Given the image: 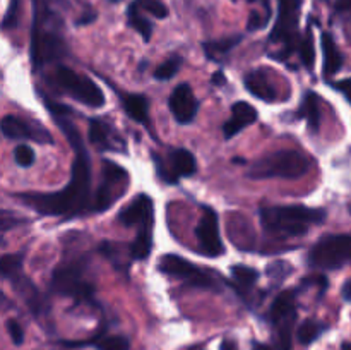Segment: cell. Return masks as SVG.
I'll return each instance as SVG.
<instances>
[{
	"instance_id": "18",
	"label": "cell",
	"mask_w": 351,
	"mask_h": 350,
	"mask_svg": "<svg viewBox=\"0 0 351 350\" xmlns=\"http://www.w3.org/2000/svg\"><path fill=\"white\" fill-rule=\"evenodd\" d=\"M9 280L12 281V288L16 290V294L23 299L24 304L31 309V312H33L36 318H43V316L48 314L50 305H48L47 299L43 297V294L38 290V287L29 280V278L24 277L23 271L14 275Z\"/></svg>"
},
{
	"instance_id": "31",
	"label": "cell",
	"mask_w": 351,
	"mask_h": 350,
	"mask_svg": "<svg viewBox=\"0 0 351 350\" xmlns=\"http://www.w3.org/2000/svg\"><path fill=\"white\" fill-rule=\"evenodd\" d=\"M23 263H24V253L3 254L2 264H0L2 277L5 278V280H9V278H12L14 275L21 273V271H23Z\"/></svg>"
},
{
	"instance_id": "9",
	"label": "cell",
	"mask_w": 351,
	"mask_h": 350,
	"mask_svg": "<svg viewBox=\"0 0 351 350\" xmlns=\"http://www.w3.org/2000/svg\"><path fill=\"white\" fill-rule=\"evenodd\" d=\"M278 3H280V7H278V21L274 24L269 41L281 45V51L278 54L276 58L283 60L300 43L297 34V24L302 0H278Z\"/></svg>"
},
{
	"instance_id": "28",
	"label": "cell",
	"mask_w": 351,
	"mask_h": 350,
	"mask_svg": "<svg viewBox=\"0 0 351 350\" xmlns=\"http://www.w3.org/2000/svg\"><path fill=\"white\" fill-rule=\"evenodd\" d=\"M127 23H129V26L134 27V30H136L137 33L144 38V41H146V43L151 40V34H153V26H151L149 21H147L146 17L141 14V7L136 0H134V2L129 5V9H127Z\"/></svg>"
},
{
	"instance_id": "48",
	"label": "cell",
	"mask_w": 351,
	"mask_h": 350,
	"mask_svg": "<svg viewBox=\"0 0 351 350\" xmlns=\"http://www.w3.org/2000/svg\"><path fill=\"white\" fill-rule=\"evenodd\" d=\"M348 209H350V213H351V202H350V208Z\"/></svg>"
},
{
	"instance_id": "44",
	"label": "cell",
	"mask_w": 351,
	"mask_h": 350,
	"mask_svg": "<svg viewBox=\"0 0 351 350\" xmlns=\"http://www.w3.org/2000/svg\"><path fill=\"white\" fill-rule=\"evenodd\" d=\"M213 82H215V84H225V74H223L221 71L215 72V74H213Z\"/></svg>"
},
{
	"instance_id": "16",
	"label": "cell",
	"mask_w": 351,
	"mask_h": 350,
	"mask_svg": "<svg viewBox=\"0 0 351 350\" xmlns=\"http://www.w3.org/2000/svg\"><path fill=\"white\" fill-rule=\"evenodd\" d=\"M119 222L125 226H153L154 205L153 199L146 194H139L119 213Z\"/></svg>"
},
{
	"instance_id": "19",
	"label": "cell",
	"mask_w": 351,
	"mask_h": 350,
	"mask_svg": "<svg viewBox=\"0 0 351 350\" xmlns=\"http://www.w3.org/2000/svg\"><path fill=\"white\" fill-rule=\"evenodd\" d=\"M257 120V110L247 102H237L232 105V117L223 124V134L225 139H232L233 136L243 130L245 127L252 126Z\"/></svg>"
},
{
	"instance_id": "45",
	"label": "cell",
	"mask_w": 351,
	"mask_h": 350,
	"mask_svg": "<svg viewBox=\"0 0 351 350\" xmlns=\"http://www.w3.org/2000/svg\"><path fill=\"white\" fill-rule=\"evenodd\" d=\"M252 350H273L269 345H264V343H259V342H254L252 345Z\"/></svg>"
},
{
	"instance_id": "41",
	"label": "cell",
	"mask_w": 351,
	"mask_h": 350,
	"mask_svg": "<svg viewBox=\"0 0 351 350\" xmlns=\"http://www.w3.org/2000/svg\"><path fill=\"white\" fill-rule=\"evenodd\" d=\"M96 19V12H93V10H89V12H86L84 16L81 17V19L77 21V26H86V24L93 23V21Z\"/></svg>"
},
{
	"instance_id": "2",
	"label": "cell",
	"mask_w": 351,
	"mask_h": 350,
	"mask_svg": "<svg viewBox=\"0 0 351 350\" xmlns=\"http://www.w3.org/2000/svg\"><path fill=\"white\" fill-rule=\"evenodd\" d=\"M261 225L269 235L298 237L308 232L312 225L326 220V211L321 208H307L302 205L263 206L259 209Z\"/></svg>"
},
{
	"instance_id": "42",
	"label": "cell",
	"mask_w": 351,
	"mask_h": 350,
	"mask_svg": "<svg viewBox=\"0 0 351 350\" xmlns=\"http://www.w3.org/2000/svg\"><path fill=\"white\" fill-rule=\"evenodd\" d=\"M341 295H343V299H345L346 302H351V278H350V280H346L345 285H343Z\"/></svg>"
},
{
	"instance_id": "32",
	"label": "cell",
	"mask_w": 351,
	"mask_h": 350,
	"mask_svg": "<svg viewBox=\"0 0 351 350\" xmlns=\"http://www.w3.org/2000/svg\"><path fill=\"white\" fill-rule=\"evenodd\" d=\"M180 64H182V57H178V55H173V57L167 58L163 64L158 65V69L154 71V78H156L158 81H167V79H171L175 74H177L178 69H180Z\"/></svg>"
},
{
	"instance_id": "12",
	"label": "cell",
	"mask_w": 351,
	"mask_h": 350,
	"mask_svg": "<svg viewBox=\"0 0 351 350\" xmlns=\"http://www.w3.org/2000/svg\"><path fill=\"white\" fill-rule=\"evenodd\" d=\"M154 161L156 174L167 184H177L182 177H192L197 172L195 156L185 148H173L168 153L167 160L158 153L151 154Z\"/></svg>"
},
{
	"instance_id": "20",
	"label": "cell",
	"mask_w": 351,
	"mask_h": 350,
	"mask_svg": "<svg viewBox=\"0 0 351 350\" xmlns=\"http://www.w3.org/2000/svg\"><path fill=\"white\" fill-rule=\"evenodd\" d=\"M245 88L250 95L263 102H274L278 98L276 86L271 82L269 75L264 71H252L245 75Z\"/></svg>"
},
{
	"instance_id": "11",
	"label": "cell",
	"mask_w": 351,
	"mask_h": 350,
	"mask_svg": "<svg viewBox=\"0 0 351 350\" xmlns=\"http://www.w3.org/2000/svg\"><path fill=\"white\" fill-rule=\"evenodd\" d=\"M67 51L62 38V27H33L31 33V58L36 67L62 58Z\"/></svg>"
},
{
	"instance_id": "37",
	"label": "cell",
	"mask_w": 351,
	"mask_h": 350,
	"mask_svg": "<svg viewBox=\"0 0 351 350\" xmlns=\"http://www.w3.org/2000/svg\"><path fill=\"white\" fill-rule=\"evenodd\" d=\"M7 331H9L10 340H12L14 345H23L24 342V329L16 319H9L7 321Z\"/></svg>"
},
{
	"instance_id": "49",
	"label": "cell",
	"mask_w": 351,
	"mask_h": 350,
	"mask_svg": "<svg viewBox=\"0 0 351 350\" xmlns=\"http://www.w3.org/2000/svg\"><path fill=\"white\" fill-rule=\"evenodd\" d=\"M195 350H199V349H195Z\"/></svg>"
},
{
	"instance_id": "15",
	"label": "cell",
	"mask_w": 351,
	"mask_h": 350,
	"mask_svg": "<svg viewBox=\"0 0 351 350\" xmlns=\"http://www.w3.org/2000/svg\"><path fill=\"white\" fill-rule=\"evenodd\" d=\"M168 105H170V112L173 119L178 124H184V126L185 124H191L195 119V115H197L199 102L187 82H182V84H178L173 89L170 100H168Z\"/></svg>"
},
{
	"instance_id": "29",
	"label": "cell",
	"mask_w": 351,
	"mask_h": 350,
	"mask_svg": "<svg viewBox=\"0 0 351 350\" xmlns=\"http://www.w3.org/2000/svg\"><path fill=\"white\" fill-rule=\"evenodd\" d=\"M329 326L326 323L317 321V319H305L297 329V338L302 345H311L315 340L321 338L322 333L328 329Z\"/></svg>"
},
{
	"instance_id": "14",
	"label": "cell",
	"mask_w": 351,
	"mask_h": 350,
	"mask_svg": "<svg viewBox=\"0 0 351 350\" xmlns=\"http://www.w3.org/2000/svg\"><path fill=\"white\" fill-rule=\"evenodd\" d=\"M2 132L9 139H27L40 144H51L50 130L34 120L21 119L17 115H5L2 119Z\"/></svg>"
},
{
	"instance_id": "27",
	"label": "cell",
	"mask_w": 351,
	"mask_h": 350,
	"mask_svg": "<svg viewBox=\"0 0 351 350\" xmlns=\"http://www.w3.org/2000/svg\"><path fill=\"white\" fill-rule=\"evenodd\" d=\"M232 278L235 281L239 294L245 295V290H250L256 285V281L259 280V271L245 266V264H235V266H232Z\"/></svg>"
},
{
	"instance_id": "33",
	"label": "cell",
	"mask_w": 351,
	"mask_h": 350,
	"mask_svg": "<svg viewBox=\"0 0 351 350\" xmlns=\"http://www.w3.org/2000/svg\"><path fill=\"white\" fill-rule=\"evenodd\" d=\"M298 50H300V58L302 64L307 69H312L315 60V48H314V40H312V33L307 31L305 36L302 38L300 43H298Z\"/></svg>"
},
{
	"instance_id": "23",
	"label": "cell",
	"mask_w": 351,
	"mask_h": 350,
	"mask_svg": "<svg viewBox=\"0 0 351 350\" xmlns=\"http://www.w3.org/2000/svg\"><path fill=\"white\" fill-rule=\"evenodd\" d=\"M300 113L307 120L312 132H317L321 127V100L314 91H307L304 96V102L300 105Z\"/></svg>"
},
{
	"instance_id": "46",
	"label": "cell",
	"mask_w": 351,
	"mask_h": 350,
	"mask_svg": "<svg viewBox=\"0 0 351 350\" xmlns=\"http://www.w3.org/2000/svg\"><path fill=\"white\" fill-rule=\"evenodd\" d=\"M341 350H351V343L350 342H345L341 345Z\"/></svg>"
},
{
	"instance_id": "5",
	"label": "cell",
	"mask_w": 351,
	"mask_h": 350,
	"mask_svg": "<svg viewBox=\"0 0 351 350\" xmlns=\"http://www.w3.org/2000/svg\"><path fill=\"white\" fill-rule=\"evenodd\" d=\"M295 319H297V292H281L276 295L269 309V321L274 328V350H291Z\"/></svg>"
},
{
	"instance_id": "40",
	"label": "cell",
	"mask_w": 351,
	"mask_h": 350,
	"mask_svg": "<svg viewBox=\"0 0 351 350\" xmlns=\"http://www.w3.org/2000/svg\"><path fill=\"white\" fill-rule=\"evenodd\" d=\"M336 89H339V91L343 93V95L348 98V102H351V78L348 79H343V81L336 82Z\"/></svg>"
},
{
	"instance_id": "22",
	"label": "cell",
	"mask_w": 351,
	"mask_h": 350,
	"mask_svg": "<svg viewBox=\"0 0 351 350\" xmlns=\"http://www.w3.org/2000/svg\"><path fill=\"white\" fill-rule=\"evenodd\" d=\"M322 55H324V78L328 79L332 78L335 74H338L339 69L343 65V55L339 54L338 47H336L335 40L329 33H322Z\"/></svg>"
},
{
	"instance_id": "10",
	"label": "cell",
	"mask_w": 351,
	"mask_h": 350,
	"mask_svg": "<svg viewBox=\"0 0 351 350\" xmlns=\"http://www.w3.org/2000/svg\"><path fill=\"white\" fill-rule=\"evenodd\" d=\"M127 172L122 167L112 161H105L103 165V178L99 184L98 191H96L95 202L89 206L91 213H103L113 205L119 198H122L127 191Z\"/></svg>"
},
{
	"instance_id": "38",
	"label": "cell",
	"mask_w": 351,
	"mask_h": 350,
	"mask_svg": "<svg viewBox=\"0 0 351 350\" xmlns=\"http://www.w3.org/2000/svg\"><path fill=\"white\" fill-rule=\"evenodd\" d=\"M17 16H19V0H10V5L7 9L5 17H3V27L16 26Z\"/></svg>"
},
{
	"instance_id": "47",
	"label": "cell",
	"mask_w": 351,
	"mask_h": 350,
	"mask_svg": "<svg viewBox=\"0 0 351 350\" xmlns=\"http://www.w3.org/2000/svg\"><path fill=\"white\" fill-rule=\"evenodd\" d=\"M233 2H237V0H233ZM247 2H256V0H247Z\"/></svg>"
},
{
	"instance_id": "4",
	"label": "cell",
	"mask_w": 351,
	"mask_h": 350,
	"mask_svg": "<svg viewBox=\"0 0 351 350\" xmlns=\"http://www.w3.org/2000/svg\"><path fill=\"white\" fill-rule=\"evenodd\" d=\"M88 270V257L81 256L74 261L60 264L51 275V290L58 295L74 297L75 301L91 302L95 295V287L86 278Z\"/></svg>"
},
{
	"instance_id": "24",
	"label": "cell",
	"mask_w": 351,
	"mask_h": 350,
	"mask_svg": "<svg viewBox=\"0 0 351 350\" xmlns=\"http://www.w3.org/2000/svg\"><path fill=\"white\" fill-rule=\"evenodd\" d=\"M240 41H242V34H237V36L219 38V40L206 41V43L202 45V48H204L208 58L219 62L223 57H226V55H228L230 51H232L233 48L240 43Z\"/></svg>"
},
{
	"instance_id": "35",
	"label": "cell",
	"mask_w": 351,
	"mask_h": 350,
	"mask_svg": "<svg viewBox=\"0 0 351 350\" xmlns=\"http://www.w3.org/2000/svg\"><path fill=\"white\" fill-rule=\"evenodd\" d=\"M14 160H16V163L19 165V167L27 168L34 163L36 154H34L33 148H29L27 144H19V146L14 150Z\"/></svg>"
},
{
	"instance_id": "34",
	"label": "cell",
	"mask_w": 351,
	"mask_h": 350,
	"mask_svg": "<svg viewBox=\"0 0 351 350\" xmlns=\"http://www.w3.org/2000/svg\"><path fill=\"white\" fill-rule=\"evenodd\" d=\"M136 2L139 3L141 10L151 14V16H154L156 19H165V17L168 16L167 5L161 3L160 0H136Z\"/></svg>"
},
{
	"instance_id": "43",
	"label": "cell",
	"mask_w": 351,
	"mask_h": 350,
	"mask_svg": "<svg viewBox=\"0 0 351 350\" xmlns=\"http://www.w3.org/2000/svg\"><path fill=\"white\" fill-rule=\"evenodd\" d=\"M219 350H239V347H237V342H233V340H223Z\"/></svg>"
},
{
	"instance_id": "39",
	"label": "cell",
	"mask_w": 351,
	"mask_h": 350,
	"mask_svg": "<svg viewBox=\"0 0 351 350\" xmlns=\"http://www.w3.org/2000/svg\"><path fill=\"white\" fill-rule=\"evenodd\" d=\"M26 222V218H21L19 215H14L10 211H2V232H9L12 226L21 225Z\"/></svg>"
},
{
	"instance_id": "26",
	"label": "cell",
	"mask_w": 351,
	"mask_h": 350,
	"mask_svg": "<svg viewBox=\"0 0 351 350\" xmlns=\"http://www.w3.org/2000/svg\"><path fill=\"white\" fill-rule=\"evenodd\" d=\"M151 249H153V226H143L137 232L134 242L130 244V257L143 261L149 256Z\"/></svg>"
},
{
	"instance_id": "17",
	"label": "cell",
	"mask_w": 351,
	"mask_h": 350,
	"mask_svg": "<svg viewBox=\"0 0 351 350\" xmlns=\"http://www.w3.org/2000/svg\"><path fill=\"white\" fill-rule=\"evenodd\" d=\"M89 141L93 146L101 151L125 153V141L113 129L112 124L105 122L103 119L89 120Z\"/></svg>"
},
{
	"instance_id": "1",
	"label": "cell",
	"mask_w": 351,
	"mask_h": 350,
	"mask_svg": "<svg viewBox=\"0 0 351 350\" xmlns=\"http://www.w3.org/2000/svg\"><path fill=\"white\" fill-rule=\"evenodd\" d=\"M53 119L67 137L69 144L74 148L75 158L72 163L71 182L58 192H27V194H17V198L40 215H81L82 211L89 209L91 160H89V153L86 150L81 132L69 119V115H57Z\"/></svg>"
},
{
	"instance_id": "3",
	"label": "cell",
	"mask_w": 351,
	"mask_h": 350,
	"mask_svg": "<svg viewBox=\"0 0 351 350\" xmlns=\"http://www.w3.org/2000/svg\"><path fill=\"white\" fill-rule=\"evenodd\" d=\"M311 168V160L297 150H280L254 161L247 170L250 178H300Z\"/></svg>"
},
{
	"instance_id": "13",
	"label": "cell",
	"mask_w": 351,
	"mask_h": 350,
	"mask_svg": "<svg viewBox=\"0 0 351 350\" xmlns=\"http://www.w3.org/2000/svg\"><path fill=\"white\" fill-rule=\"evenodd\" d=\"M195 239H197L199 249L202 254L209 257H218L225 253L221 235H219L218 215L213 208L206 206L202 209V216L195 225Z\"/></svg>"
},
{
	"instance_id": "6",
	"label": "cell",
	"mask_w": 351,
	"mask_h": 350,
	"mask_svg": "<svg viewBox=\"0 0 351 350\" xmlns=\"http://www.w3.org/2000/svg\"><path fill=\"white\" fill-rule=\"evenodd\" d=\"M53 81L62 91L71 95L75 102L91 108H99L105 105V93L88 75L77 74L72 69L58 65L53 71Z\"/></svg>"
},
{
	"instance_id": "8",
	"label": "cell",
	"mask_w": 351,
	"mask_h": 350,
	"mask_svg": "<svg viewBox=\"0 0 351 350\" xmlns=\"http://www.w3.org/2000/svg\"><path fill=\"white\" fill-rule=\"evenodd\" d=\"M308 264L317 270H338L351 264V235H326L308 253Z\"/></svg>"
},
{
	"instance_id": "21",
	"label": "cell",
	"mask_w": 351,
	"mask_h": 350,
	"mask_svg": "<svg viewBox=\"0 0 351 350\" xmlns=\"http://www.w3.org/2000/svg\"><path fill=\"white\" fill-rule=\"evenodd\" d=\"M120 100H122V108L125 110V113L134 122H147V119H149V103H147L146 96L139 95V93H127V95L120 96Z\"/></svg>"
},
{
	"instance_id": "36",
	"label": "cell",
	"mask_w": 351,
	"mask_h": 350,
	"mask_svg": "<svg viewBox=\"0 0 351 350\" xmlns=\"http://www.w3.org/2000/svg\"><path fill=\"white\" fill-rule=\"evenodd\" d=\"M271 19V14H261L259 10H252L249 16V21H247V31H257L263 30Z\"/></svg>"
},
{
	"instance_id": "25",
	"label": "cell",
	"mask_w": 351,
	"mask_h": 350,
	"mask_svg": "<svg viewBox=\"0 0 351 350\" xmlns=\"http://www.w3.org/2000/svg\"><path fill=\"white\" fill-rule=\"evenodd\" d=\"M65 345L81 347V345H93L98 350H130L129 340L120 335L110 336H98V338L86 340V342H65Z\"/></svg>"
},
{
	"instance_id": "30",
	"label": "cell",
	"mask_w": 351,
	"mask_h": 350,
	"mask_svg": "<svg viewBox=\"0 0 351 350\" xmlns=\"http://www.w3.org/2000/svg\"><path fill=\"white\" fill-rule=\"evenodd\" d=\"M291 273H293V266L288 261L283 259L273 261L266 268V277L269 278V281L273 285H281Z\"/></svg>"
},
{
	"instance_id": "7",
	"label": "cell",
	"mask_w": 351,
	"mask_h": 350,
	"mask_svg": "<svg viewBox=\"0 0 351 350\" xmlns=\"http://www.w3.org/2000/svg\"><path fill=\"white\" fill-rule=\"evenodd\" d=\"M158 270L161 273L168 275V277L185 281L191 287L219 290V281L216 275L211 273V270H204V268L191 263V261L185 259L184 256H178V254H165V256H161L160 263H158Z\"/></svg>"
}]
</instances>
